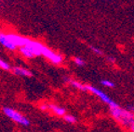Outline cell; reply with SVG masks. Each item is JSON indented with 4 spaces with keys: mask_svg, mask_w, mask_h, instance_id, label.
<instances>
[{
    "mask_svg": "<svg viewBox=\"0 0 134 132\" xmlns=\"http://www.w3.org/2000/svg\"><path fill=\"white\" fill-rule=\"evenodd\" d=\"M100 83H102V85H103L104 87H107V88H114L115 87V83L110 81H107V80H103V81H100Z\"/></svg>",
    "mask_w": 134,
    "mask_h": 132,
    "instance_id": "cell-12",
    "label": "cell"
},
{
    "mask_svg": "<svg viewBox=\"0 0 134 132\" xmlns=\"http://www.w3.org/2000/svg\"><path fill=\"white\" fill-rule=\"evenodd\" d=\"M128 110L130 112H131L132 114H134V105H129V106H128Z\"/></svg>",
    "mask_w": 134,
    "mask_h": 132,
    "instance_id": "cell-16",
    "label": "cell"
},
{
    "mask_svg": "<svg viewBox=\"0 0 134 132\" xmlns=\"http://www.w3.org/2000/svg\"><path fill=\"white\" fill-rule=\"evenodd\" d=\"M8 35V38L9 39V41L12 43H14L17 47H21V46H24L28 43V42L30 41V39L26 37H23L21 35H17V34H7Z\"/></svg>",
    "mask_w": 134,
    "mask_h": 132,
    "instance_id": "cell-5",
    "label": "cell"
},
{
    "mask_svg": "<svg viewBox=\"0 0 134 132\" xmlns=\"http://www.w3.org/2000/svg\"><path fill=\"white\" fill-rule=\"evenodd\" d=\"M3 112H4V114L8 117H9L11 120L17 122V123H19V124L23 125V126L28 127L30 125V121L27 118L25 117V116H23V115L20 114L18 111L12 109V108L4 107L3 108Z\"/></svg>",
    "mask_w": 134,
    "mask_h": 132,
    "instance_id": "cell-2",
    "label": "cell"
},
{
    "mask_svg": "<svg viewBox=\"0 0 134 132\" xmlns=\"http://www.w3.org/2000/svg\"><path fill=\"white\" fill-rule=\"evenodd\" d=\"M74 62H75V64L78 67H83L84 65H85V61L80 57H75L74 58Z\"/></svg>",
    "mask_w": 134,
    "mask_h": 132,
    "instance_id": "cell-13",
    "label": "cell"
},
{
    "mask_svg": "<svg viewBox=\"0 0 134 132\" xmlns=\"http://www.w3.org/2000/svg\"><path fill=\"white\" fill-rule=\"evenodd\" d=\"M69 82L72 86L75 87V88H76V89L80 90V91H86L85 85L82 84V83L78 82V81H74V80H69Z\"/></svg>",
    "mask_w": 134,
    "mask_h": 132,
    "instance_id": "cell-10",
    "label": "cell"
},
{
    "mask_svg": "<svg viewBox=\"0 0 134 132\" xmlns=\"http://www.w3.org/2000/svg\"><path fill=\"white\" fill-rule=\"evenodd\" d=\"M64 120L67 122V123H70V124H74V123H75L76 122V118L74 116H72V115H64Z\"/></svg>",
    "mask_w": 134,
    "mask_h": 132,
    "instance_id": "cell-11",
    "label": "cell"
},
{
    "mask_svg": "<svg viewBox=\"0 0 134 132\" xmlns=\"http://www.w3.org/2000/svg\"><path fill=\"white\" fill-rule=\"evenodd\" d=\"M91 50L93 52H94L95 54H97V55H102V51H100V49H99V48H97V47H94V46H91Z\"/></svg>",
    "mask_w": 134,
    "mask_h": 132,
    "instance_id": "cell-15",
    "label": "cell"
},
{
    "mask_svg": "<svg viewBox=\"0 0 134 132\" xmlns=\"http://www.w3.org/2000/svg\"><path fill=\"white\" fill-rule=\"evenodd\" d=\"M85 88H86V91H90L91 93H93L94 95H96L97 97L100 98V99L102 100L103 103H106V104H108L109 106L115 103V102H114L113 100L111 99V98L109 97L106 93H104L103 91H100L99 89L95 88L94 86H90V85H85Z\"/></svg>",
    "mask_w": 134,
    "mask_h": 132,
    "instance_id": "cell-3",
    "label": "cell"
},
{
    "mask_svg": "<svg viewBox=\"0 0 134 132\" xmlns=\"http://www.w3.org/2000/svg\"><path fill=\"white\" fill-rule=\"evenodd\" d=\"M20 51H21V54H23L24 56H26V57H28V58L35 57V56H34L33 53H32V51L27 47V46H25V45L21 46V47H20Z\"/></svg>",
    "mask_w": 134,
    "mask_h": 132,
    "instance_id": "cell-9",
    "label": "cell"
},
{
    "mask_svg": "<svg viewBox=\"0 0 134 132\" xmlns=\"http://www.w3.org/2000/svg\"><path fill=\"white\" fill-rule=\"evenodd\" d=\"M48 109H50L54 114H56L57 116H64L65 115V109L61 106H58L56 104H48Z\"/></svg>",
    "mask_w": 134,
    "mask_h": 132,
    "instance_id": "cell-8",
    "label": "cell"
},
{
    "mask_svg": "<svg viewBox=\"0 0 134 132\" xmlns=\"http://www.w3.org/2000/svg\"><path fill=\"white\" fill-rule=\"evenodd\" d=\"M130 128L132 130V131H134V120L131 122V123H130Z\"/></svg>",
    "mask_w": 134,
    "mask_h": 132,
    "instance_id": "cell-18",
    "label": "cell"
},
{
    "mask_svg": "<svg viewBox=\"0 0 134 132\" xmlns=\"http://www.w3.org/2000/svg\"><path fill=\"white\" fill-rule=\"evenodd\" d=\"M110 112L111 115L118 123L126 127H130V123L134 120V114L130 112L128 109H123L115 103L114 104L110 105Z\"/></svg>",
    "mask_w": 134,
    "mask_h": 132,
    "instance_id": "cell-1",
    "label": "cell"
},
{
    "mask_svg": "<svg viewBox=\"0 0 134 132\" xmlns=\"http://www.w3.org/2000/svg\"><path fill=\"white\" fill-rule=\"evenodd\" d=\"M40 109L44 110V111H45V110L48 109V105H47V104H42L41 106H40Z\"/></svg>",
    "mask_w": 134,
    "mask_h": 132,
    "instance_id": "cell-17",
    "label": "cell"
},
{
    "mask_svg": "<svg viewBox=\"0 0 134 132\" xmlns=\"http://www.w3.org/2000/svg\"><path fill=\"white\" fill-rule=\"evenodd\" d=\"M0 68L5 70H9L11 68L10 67H9V65L7 62H5L4 60H2V59H0Z\"/></svg>",
    "mask_w": 134,
    "mask_h": 132,
    "instance_id": "cell-14",
    "label": "cell"
},
{
    "mask_svg": "<svg viewBox=\"0 0 134 132\" xmlns=\"http://www.w3.org/2000/svg\"><path fill=\"white\" fill-rule=\"evenodd\" d=\"M12 72L16 75H19V76H23V77H32V73L30 72L29 70L26 69V68H20V67H13L11 68Z\"/></svg>",
    "mask_w": 134,
    "mask_h": 132,
    "instance_id": "cell-7",
    "label": "cell"
},
{
    "mask_svg": "<svg viewBox=\"0 0 134 132\" xmlns=\"http://www.w3.org/2000/svg\"><path fill=\"white\" fill-rule=\"evenodd\" d=\"M0 43H1L3 46H5V47L8 48V49H9V50H16L17 49V46L15 45L14 43H12L10 41H9V39L8 38V35L1 32V31H0Z\"/></svg>",
    "mask_w": 134,
    "mask_h": 132,
    "instance_id": "cell-6",
    "label": "cell"
},
{
    "mask_svg": "<svg viewBox=\"0 0 134 132\" xmlns=\"http://www.w3.org/2000/svg\"><path fill=\"white\" fill-rule=\"evenodd\" d=\"M41 56H44L45 57H47L48 59H49L50 61L54 64H60L63 62V57L60 55L56 54L55 52H53L52 50H50L49 48L43 46L41 50Z\"/></svg>",
    "mask_w": 134,
    "mask_h": 132,
    "instance_id": "cell-4",
    "label": "cell"
}]
</instances>
